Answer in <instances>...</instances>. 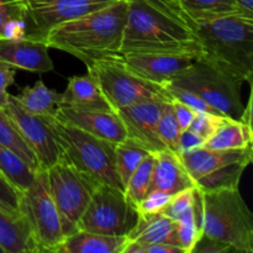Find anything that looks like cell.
Here are the masks:
<instances>
[{"instance_id": "ab89813d", "label": "cell", "mask_w": 253, "mask_h": 253, "mask_svg": "<svg viewBox=\"0 0 253 253\" xmlns=\"http://www.w3.org/2000/svg\"><path fill=\"white\" fill-rule=\"evenodd\" d=\"M234 251L235 250L225 242L217 241V240L202 234L195 246L193 247L192 253H224Z\"/></svg>"}, {"instance_id": "6da1fadb", "label": "cell", "mask_w": 253, "mask_h": 253, "mask_svg": "<svg viewBox=\"0 0 253 253\" xmlns=\"http://www.w3.org/2000/svg\"><path fill=\"white\" fill-rule=\"evenodd\" d=\"M121 54L178 53L199 59L194 21L178 0H127Z\"/></svg>"}, {"instance_id": "30bf717a", "label": "cell", "mask_w": 253, "mask_h": 253, "mask_svg": "<svg viewBox=\"0 0 253 253\" xmlns=\"http://www.w3.org/2000/svg\"><path fill=\"white\" fill-rule=\"evenodd\" d=\"M49 192L58 210L64 239L78 230L96 184L64 161L46 169Z\"/></svg>"}, {"instance_id": "7a4b0ae2", "label": "cell", "mask_w": 253, "mask_h": 253, "mask_svg": "<svg viewBox=\"0 0 253 253\" xmlns=\"http://www.w3.org/2000/svg\"><path fill=\"white\" fill-rule=\"evenodd\" d=\"M126 15L127 0H119L53 27L44 42L49 48L67 52L88 67L96 59L120 53Z\"/></svg>"}, {"instance_id": "9c48e42d", "label": "cell", "mask_w": 253, "mask_h": 253, "mask_svg": "<svg viewBox=\"0 0 253 253\" xmlns=\"http://www.w3.org/2000/svg\"><path fill=\"white\" fill-rule=\"evenodd\" d=\"M137 219V210L128 202L124 190L113 185L98 184L79 220L78 230L109 236H128Z\"/></svg>"}, {"instance_id": "b9f144b4", "label": "cell", "mask_w": 253, "mask_h": 253, "mask_svg": "<svg viewBox=\"0 0 253 253\" xmlns=\"http://www.w3.org/2000/svg\"><path fill=\"white\" fill-rule=\"evenodd\" d=\"M205 138L195 133L194 131L188 128L180 132L179 141H178V155H183V153H188L190 151H194L197 148L204 147Z\"/></svg>"}, {"instance_id": "ac0fdd59", "label": "cell", "mask_w": 253, "mask_h": 253, "mask_svg": "<svg viewBox=\"0 0 253 253\" xmlns=\"http://www.w3.org/2000/svg\"><path fill=\"white\" fill-rule=\"evenodd\" d=\"M188 188H195V182L185 169L179 155L169 150L155 152V167L150 190H161L174 195Z\"/></svg>"}, {"instance_id": "7c38bea8", "label": "cell", "mask_w": 253, "mask_h": 253, "mask_svg": "<svg viewBox=\"0 0 253 253\" xmlns=\"http://www.w3.org/2000/svg\"><path fill=\"white\" fill-rule=\"evenodd\" d=\"M5 110L15 123L25 142L35 153L41 169H47L61 160V150L46 116L35 115L25 110L11 94Z\"/></svg>"}, {"instance_id": "74e56055", "label": "cell", "mask_w": 253, "mask_h": 253, "mask_svg": "<svg viewBox=\"0 0 253 253\" xmlns=\"http://www.w3.org/2000/svg\"><path fill=\"white\" fill-rule=\"evenodd\" d=\"M20 192L0 173V209L7 212H20Z\"/></svg>"}, {"instance_id": "44dd1931", "label": "cell", "mask_w": 253, "mask_h": 253, "mask_svg": "<svg viewBox=\"0 0 253 253\" xmlns=\"http://www.w3.org/2000/svg\"><path fill=\"white\" fill-rule=\"evenodd\" d=\"M127 236H109L77 230L64 239L58 253H124Z\"/></svg>"}, {"instance_id": "7402d4cb", "label": "cell", "mask_w": 253, "mask_h": 253, "mask_svg": "<svg viewBox=\"0 0 253 253\" xmlns=\"http://www.w3.org/2000/svg\"><path fill=\"white\" fill-rule=\"evenodd\" d=\"M127 239L128 241L138 244H168L178 246L174 220L163 212L151 216L138 215L137 224Z\"/></svg>"}, {"instance_id": "4fadbf2b", "label": "cell", "mask_w": 253, "mask_h": 253, "mask_svg": "<svg viewBox=\"0 0 253 253\" xmlns=\"http://www.w3.org/2000/svg\"><path fill=\"white\" fill-rule=\"evenodd\" d=\"M168 100L172 99L160 96L138 101L133 105L116 110V114L123 121L127 137L145 146L151 152L167 150L158 137L157 124Z\"/></svg>"}, {"instance_id": "9a60e30c", "label": "cell", "mask_w": 253, "mask_h": 253, "mask_svg": "<svg viewBox=\"0 0 253 253\" xmlns=\"http://www.w3.org/2000/svg\"><path fill=\"white\" fill-rule=\"evenodd\" d=\"M121 58L126 68L133 74L160 85L172 81L197 59L188 54L178 53L121 54Z\"/></svg>"}, {"instance_id": "1f68e13d", "label": "cell", "mask_w": 253, "mask_h": 253, "mask_svg": "<svg viewBox=\"0 0 253 253\" xmlns=\"http://www.w3.org/2000/svg\"><path fill=\"white\" fill-rule=\"evenodd\" d=\"M180 132L182 131H180L178 121L175 119L174 111H173L172 100H168L165 104V108H163L157 124L158 137L167 150L177 153Z\"/></svg>"}, {"instance_id": "d4e9b609", "label": "cell", "mask_w": 253, "mask_h": 253, "mask_svg": "<svg viewBox=\"0 0 253 253\" xmlns=\"http://www.w3.org/2000/svg\"><path fill=\"white\" fill-rule=\"evenodd\" d=\"M0 143L21 157L34 170L41 169L36 156L25 142L16 125L4 108H0Z\"/></svg>"}, {"instance_id": "c3c4849f", "label": "cell", "mask_w": 253, "mask_h": 253, "mask_svg": "<svg viewBox=\"0 0 253 253\" xmlns=\"http://www.w3.org/2000/svg\"><path fill=\"white\" fill-rule=\"evenodd\" d=\"M26 1H29V0H26Z\"/></svg>"}, {"instance_id": "8992f818", "label": "cell", "mask_w": 253, "mask_h": 253, "mask_svg": "<svg viewBox=\"0 0 253 253\" xmlns=\"http://www.w3.org/2000/svg\"><path fill=\"white\" fill-rule=\"evenodd\" d=\"M166 84L188 89L222 115L241 120L245 109L241 99V85L244 83L203 59H195L189 68Z\"/></svg>"}, {"instance_id": "e575fe53", "label": "cell", "mask_w": 253, "mask_h": 253, "mask_svg": "<svg viewBox=\"0 0 253 253\" xmlns=\"http://www.w3.org/2000/svg\"><path fill=\"white\" fill-rule=\"evenodd\" d=\"M172 195L161 190H150L146 197L141 200L136 207L138 215L141 216H151V215L162 212L163 209L169 204Z\"/></svg>"}, {"instance_id": "83f0119b", "label": "cell", "mask_w": 253, "mask_h": 253, "mask_svg": "<svg viewBox=\"0 0 253 253\" xmlns=\"http://www.w3.org/2000/svg\"><path fill=\"white\" fill-rule=\"evenodd\" d=\"M249 163L240 162L225 166L220 169L214 170L204 177L195 180V189L198 192H216L224 189H237L242 174Z\"/></svg>"}, {"instance_id": "5b68a950", "label": "cell", "mask_w": 253, "mask_h": 253, "mask_svg": "<svg viewBox=\"0 0 253 253\" xmlns=\"http://www.w3.org/2000/svg\"><path fill=\"white\" fill-rule=\"evenodd\" d=\"M46 118L61 150L62 161L76 168L96 185L108 184L124 190L115 166V143L59 123L53 116Z\"/></svg>"}, {"instance_id": "f1b7e54d", "label": "cell", "mask_w": 253, "mask_h": 253, "mask_svg": "<svg viewBox=\"0 0 253 253\" xmlns=\"http://www.w3.org/2000/svg\"><path fill=\"white\" fill-rule=\"evenodd\" d=\"M178 2L193 21L237 15L235 0H178Z\"/></svg>"}, {"instance_id": "836d02e7", "label": "cell", "mask_w": 253, "mask_h": 253, "mask_svg": "<svg viewBox=\"0 0 253 253\" xmlns=\"http://www.w3.org/2000/svg\"><path fill=\"white\" fill-rule=\"evenodd\" d=\"M197 195L198 190L195 188H188V189L182 190V192H178L177 194L172 195L169 204L163 209L162 212L169 216L172 220H174L178 215H180L187 209L198 204Z\"/></svg>"}, {"instance_id": "d590c367", "label": "cell", "mask_w": 253, "mask_h": 253, "mask_svg": "<svg viewBox=\"0 0 253 253\" xmlns=\"http://www.w3.org/2000/svg\"><path fill=\"white\" fill-rule=\"evenodd\" d=\"M226 118L227 116L215 115V114L197 113L189 128L207 141L217 130V127L224 123Z\"/></svg>"}, {"instance_id": "277c9868", "label": "cell", "mask_w": 253, "mask_h": 253, "mask_svg": "<svg viewBox=\"0 0 253 253\" xmlns=\"http://www.w3.org/2000/svg\"><path fill=\"white\" fill-rule=\"evenodd\" d=\"M200 229L236 252L253 253V215L237 189L198 192Z\"/></svg>"}, {"instance_id": "ffe728a7", "label": "cell", "mask_w": 253, "mask_h": 253, "mask_svg": "<svg viewBox=\"0 0 253 253\" xmlns=\"http://www.w3.org/2000/svg\"><path fill=\"white\" fill-rule=\"evenodd\" d=\"M0 246L5 253L40 252L31 229L20 212L0 209Z\"/></svg>"}, {"instance_id": "5bb4252c", "label": "cell", "mask_w": 253, "mask_h": 253, "mask_svg": "<svg viewBox=\"0 0 253 253\" xmlns=\"http://www.w3.org/2000/svg\"><path fill=\"white\" fill-rule=\"evenodd\" d=\"M53 118L111 143H119L127 137L123 121L114 110L58 106Z\"/></svg>"}, {"instance_id": "603a6c76", "label": "cell", "mask_w": 253, "mask_h": 253, "mask_svg": "<svg viewBox=\"0 0 253 253\" xmlns=\"http://www.w3.org/2000/svg\"><path fill=\"white\" fill-rule=\"evenodd\" d=\"M253 145L252 126L240 120L226 118L217 130L205 141L210 150H240Z\"/></svg>"}, {"instance_id": "52a82bcc", "label": "cell", "mask_w": 253, "mask_h": 253, "mask_svg": "<svg viewBox=\"0 0 253 253\" xmlns=\"http://www.w3.org/2000/svg\"><path fill=\"white\" fill-rule=\"evenodd\" d=\"M86 68L96 78L104 98L114 111L147 99H172L165 86L142 79L126 68L120 53L96 59Z\"/></svg>"}, {"instance_id": "3957f363", "label": "cell", "mask_w": 253, "mask_h": 253, "mask_svg": "<svg viewBox=\"0 0 253 253\" xmlns=\"http://www.w3.org/2000/svg\"><path fill=\"white\" fill-rule=\"evenodd\" d=\"M194 29L202 47L200 59L242 83H252L253 20L230 15L194 21Z\"/></svg>"}, {"instance_id": "cb8c5ba5", "label": "cell", "mask_w": 253, "mask_h": 253, "mask_svg": "<svg viewBox=\"0 0 253 253\" xmlns=\"http://www.w3.org/2000/svg\"><path fill=\"white\" fill-rule=\"evenodd\" d=\"M17 103L29 113L40 116H53L58 108L61 93L49 89L40 79L34 85H26L14 95Z\"/></svg>"}, {"instance_id": "4dcf8cb0", "label": "cell", "mask_w": 253, "mask_h": 253, "mask_svg": "<svg viewBox=\"0 0 253 253\" xmlns=\"http://www.w3.org/2000/svg\"><path fill=\"white\" fill-rule=\"evenodd\" d=\"M197 205L187 209L174 219L178 246L184 253H192L193 247L203 234L200 229V221L198 220Z\"/></svg>"}, {"instance_id": "2e32d148", "label": "cell", "mask_w": 253, "mask_h": 253, "mask_svg": "<svg viewBox=\"0 0 253 253\" xmlns=\"http://www.w3.org/2000/svg\"><path fill=\"white\" fill-rule=\"evenodd\" d=\"M48 49L44 41L0 39V61L15 69L47 73L54 69Z\"/></svg>"}, {"instance_id": "8fae6325", "label": "cell", "mask_w": 253, "mask_h": 253, "mask_svg": "<svg viewBox=\"0 0 253 253\" xmlns=\"http://www.w3.org/2000/svg\"><path fill=\"white\" fill-rule=\"evenodd\" d=\"M119 0H29L25 37L44 41L49 30L109 6Z\"/></svg>"}, {"instance_id": "f35d334b", "label": "cell", "mask_w": 253, "mask_h": 253, "mask_svg": "<svg viewBox=\"0 0 253 253\" xmlns=\"http://www.w3.org/2000/svg\"><path fill=\"white\" fill-rule=\"evenodd\" d=\"M124 253H184L180 247L168 244H138L128 241Z\"/></svg>"}, {"instance_id": "7dc6e473", "label": "cell", "mask_w": 253, "mask_h": 253, "mask_svg": "<svg viewBox=\"0 0 253 253\" xmlns=\"http://www.w3.org/2000/svg\"><path fill=\"white\" fill-rule=\"evenodd\" d=\"M0 253H5V251H4V249H2L1 246H0Z\"/></svg>"}, {"instance_id": "ba28073f", "label": "cell", "mask_w": 253, "mask_h": 253, "mask_svg": "<svg viewBox=\"0 0 253 253\" xmlns=\"http://www.w3.org/2000/svg\"><path fill=\"white\" fill-rule=\"evenodd\" d=\"M19 211L29 224L40 252H56L64 241L58 210L49 192L46 169H39L20 194Z\"/></svg>"}, {"instance_id": "7bdbcfd3", "label": "cell", "mask_w": 253, "mask_h": 253, "mask_svg": "<svg viewBox=\"0 0 253 253\" xmlns=\"http://www.w3.org/2000/svg\"><path fill=\"white\" fill-rule=\"evenodd\" d=\"M172 106L175 119L178 121V125L180 127V131L188 130L192 126V123L194 120L197 113L192 108H189L185 104L180 103V101L175 100V99H172Z\"/></svg>"}, {"instance_id": "ee69618b", "label": "cell", "mask_w": 253, "mask_h": 253, "mask_svg": "<svg viewBox=\"0 0 253 253\" xmlns=\"http://www.w3.org/2000/svg\"><path fill=\"white\" fill-rule=\"evenodd\" d=\"M26 32V24L25 20H12L5 25L2 30V35L0 39L5 40H21L25 39Z\"/></svg>"}, {"instance_id": "484cf974", "label": "cell", "mask_w": 253, "mask_h": 253, "mask_svg": "<svg viewBox=\"0 0 253 253\" xmlns=\"http://www.w3.org/2000/svg\"><path fill=\"white\" fill-rule=\"evenodd\" d=\"M0 173L20 192L27 189L35 178L32 169L21 157L0 143Z\"/></svg>"}, {"instance_id": "f546056e", "label": "cell", "mask_w": 253, "mask_h": 253, "mask_svg": "<svg viewBox=\"0 0 253 253\" xmlns=\"http://www.w3.org/2000/svg\"><path fill=\"white\" fill-rule=\"evenodd\" d=\"M153 167H155V152H151L136 168L126 183L124 193L128 202L135 208L150 192Z\"/></svg>"}, {"instance_id": "8d00e7d4", "label": "cell", "mask_w": 253, "mask_h": 253, "mask_svg": "<svg viewBox=\"0 0 253 253\" xmlns=\"http://www.w3.org/2000/svg\"><path fill=\"white\" fill-rule=\"evenodd\" d=\"M26 0H0V37L5 25L12 20H25Z\"/></svg>"}, {"instance_id": "f6af8a7d", "label": "cell", "mask_w": 253, "mask_h": 253, "mask_svg": "<svg viewBox=\"0 0 253 253\" xmlns=\"http://www.w3.org/2000/svg\"><path fill=\"white\" fill-rule=\"evenodd\" d=\"M235 6L239 16L253 20V0H235Z\"/></svg>"}, {"instance_id": "4316f807", "label": "cell", "mask_w": 253, "mask_h": 253, "mask_svg": "<svg viewBox=\"0 0 253 253\" xmlns=\"http://www.w3.org/2000/svg\"><path fill=\"white\" fill-rule=\"evenodd\" d=\"M150 153L151 151H148L145 146L128 137L115 143V166L124 189L130 175Z\"/></svg>"}, {"instance_id": "bcb514c9", "label": "cell", "mask_w": 253, "mask_h": 253, "mask_svg": "<svg viewBox=\"0 0 253 253\" xmlns=\"http://www.w3.org/2000/svg\"><path fill=\"white\" fill-rule=\"evenodd\" d=\"M240 121H242V123L252 126V95H250L249 103H247V105L245 106L244 113H242L241 120Z\"/></svg>"}, {"instance_id": "d6a6232c", "label": "cell", "mask_w": 253, "mask_h": 253, "mask_svg": "<svg viewBox=\"0 0 253 253\" xmlns=\"http://www.w3.org/2000/svg\"><path fill=\"white\" fill-rule=\"evenodd\" d=\"M163 86L166 88L167 93L169 94L170 98L185 104V105H188L189 108H192L195 113H209L215 114V115H222V114L219 113L216 109H214L211 105H209L204 99L200 98L198 94L193 93V91L188 90V89L180 88V86L173 85V84H165Z\"/></svg>"}, {"instance_id": "e0dca14e", "label": "cell", "mask_w": 253, "mask_h": 253, "mask_svg": "<svg viewBox=\"0 0 253 253\" xmlns=\"http://www.w3.org/2000/svg\"><path fill=\"white\" fill-rule=\"evenodd\" d=\"M252 156L253 145H250L240 150H210L200 147L179 155V157L187 172L195 182L199 178L232 163L246 162L250 165Z\"/></svg>"}, {"instance_id": "d6986e66", "label": "cell", "mask_w": 253, "mask_h": 253, "mask_svg": "<svg viewBox=\"0 0 253 253\" xmlns=\"http://www.w3.org/2000/svg\"><path fill=\"white\" fill-rule=\"evenodd\" d=\"M58 106L113 110L104 98L98 81L90 72L85 76H74L68 78L66 90L59 96Z\"/></svg>"}, {"instance_id": "60d3db41", "label": "cell", "mask_w": 253, "mask_h": 253, "mask_svg": "<svg viewBox=\"0 0 253 253\" xmlns=\"http://www.w3.org/2000/svg\"><path fill=\"white\" fill-rule=\"evenodd\" d=\"M15 74H16V69L0 61V108L5 109L6 106L10 96L7 89L14 84Z\"/></svg>"}]
</instances>
